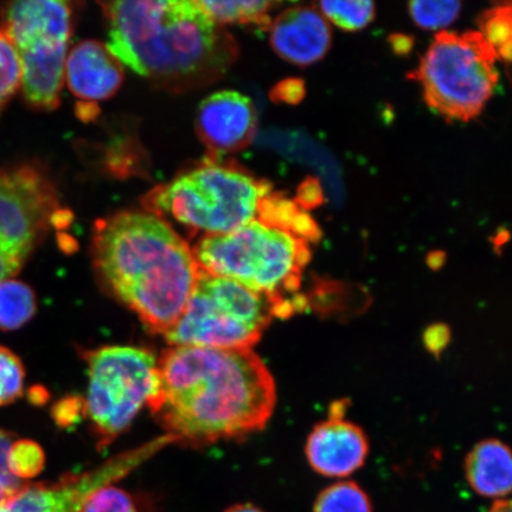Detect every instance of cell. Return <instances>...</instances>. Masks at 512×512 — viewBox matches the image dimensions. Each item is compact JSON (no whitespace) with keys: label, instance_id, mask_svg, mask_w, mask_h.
I'll list each match as a JSON object with an SVG mask.
<instances>
[{"label":"cell","instance_id":"obj_32","mask_svg":"<svg viewBox=\"0 0 512 512\" xmlns=\"http://www.w3.org/2000/svg\"><path fill=\"white\" fill-rule=\"evenodd\" d=\"M226 512H265L255 507L253 504L245 503V504H236L233 507H230Z\"/></svg>","mask_w":512,"mask_h":512},{"label":"cell","instance_id":"obj_11","mask_svg":"<svg viewBox=\"0 0 512 512\" xmlns=\"http://www.w3.org/2000/svg\"><path fill=\"white\" fill-rule=\"evenodd\" d=\"M158 451V444L152 441L92 472L64 477L55 484L24 485L0 503V512H80L94 490L123 478Z\"/></svg>","mask_w":512,"mask_h":512},{"label":"cell","instance_id":"obj_13","mask_svg":"<svg viewBox=\"0 0 512 512\" xmlns=\"http://www.w3.org/2000/svg\"><path fill=\"white\" fill-rule=\"evenodd\" d=\"M258 117L253 102L235 91H221L202 101L197 131L216 156L245 150L253 142Z\"/></svg>","mask_w":512,"mask_h":512},{"label":"cell","instance_id":"obj_18","mask_svg":"<svg viewBox=\"0 0 512 512\" xmlns=\"http://www.w3.org/2000/svg\"><path fill=\"white\" fill-rule=\"evenodd\" d=\"M216 24L254 25L259 29H270L271 12L279 3L260 0H238V2H198Z\"/></svg>","mask_w":512,"mask_h":512},{"label":"cell","instance_id":"obj_8","mask_svg":"<svg viewBox=\"0 0 512 512\" xmlns=\"http://www.w3.org/2000/svg\"><path fill=\"white\" fill-rule=\"evenodd\" d=\"M273 317L267 297L201 271L187 307L165 337L172 347L251 349Z\"/></svg>","mask_w":512,"mask_h":512},{"label":"cell","instance_id":"obj_31","mask_svg":"<svg viewBox=\"0 0 512 512\" xmlns=\"http://www.w3.org/2000/svg\"><path fill=\"white\" fill-rule=\"evenodd\" d=\"M488 512H512L511 502L509 499H498V501L491 505Z\"/></svg>","mask_w":512,"mask_h":512},{"label":"cell","instance_id":"obj_29","mask_svg":"<svg viewBox=\"0 0 512 512\" xmlns=\"http://www.w3.org/2000/svg\"><path fill=\"white\" fill-rule=\"evenodd\" d=\"M322 190L315 181L305 182L298 192V206L304 210L311 209L322 203Z\"/></svg>","mask_w":512,"mask_h":512},{"label":"cell","instance_id":"obj_16","mask_svg":"<svg viewBox=\"0 0 512 512\" xmlns=\"http://www.w3.org/2000/svg\"><path fill=\"white\" fill-rule=\"evenodd\" d=\"M465 477L479 496L505 499L511 492L512 462L509 447L498 439L480 441L465 460Z\"/></svg>","mask_w":512,"mask_h":512},{"label":"cell","instance_id":"obj_5","mask_svg":"<svg viewBox=\"0 0 512 512\" xmlns=\"http://www.w3.org/2000/svg\"><path fill=\"white\" fill-rule=\"evenodd\" d=\"M272 192L270 183L238 166L208 162L153 190L145 204L192 232L221 235L258 220Z\"/></svg>","mask_w":512,"mask_h":512},{"label":"cell","instance_id":"obj_21","mask_svg":"<svg viewBox=\"0 0 512 512\" xmlns=\"http://www.w3.org/2000/svg\"><path fill=\"white\" fill-rule=\"evenodd\" d=\"M480 34L494 49L499 60H511V4H499L486 10L479 18Z\"/></svg>","mask_w":512,"mask_h":512},{"label":"cell","instance_id":"obj_26","mask_svg":"<svg viewBox=\"0 0 512 512\" xmlns=\"http://www.w3.org/2000/svg\"><path fill=\"white\" fill-rule=\"evenodd\" d=\"M44 452L30 440L14 441L8 456L9 470L19 480L38 475L44 467Z\"/></svg>","mask_w":512,"mask_h":512},{"label":"cell","instance_id":"obj_22","mask_svg":"<svg viewBox=\"0 0 512 512\" xmlns=\"http://www.w3.org/2000/svg\"><path fill=\"white\" fill-rule=\"evenodd\" d=\"M319 6L326 21L347 31L362 30L375 18L376 9L371 2H322Z\"/></svg>","mask_w":512,"mask_h":512},{"label":"cell","instance_id":"obj_24","mask_svg":"<svg viewBox=\"0 0 512 512\" xmlns=\"http://www.w3.org/2000/svg\"><path fill=\"white\" fill-rule=\"evenodd\" d=\"M22 69L17 51L2 29H0V113L21 89Z\"/></svg>","mask_w":512,"mask_h":512},{"label":"cell","instance_id":"obj_6","mask_svg":"<svg viewBox=\"0 0 512 512\" xmlns=\"http://www.w3.org/2000/svg\"><path fill=\"white\" fill-rule=\"evenodd\" d=\"M498 57L479 31H440L411 75L428 107L448 121H471L494 95Z\"/></svg>","mask_w":512,"mask_h":512},{"label":"cell","instance_id":"obj_7","mask_svg":"<svg viewBox=\"0 0 512 512\" xmlns=\"http://www.w3.org/2000/svg\"><path fill=\"white\" fill-rule=\"evenodd\" d=\"M0 18L21 62L25 101L37 110H54L66 74L72 8L60 0H19L5 3Z\"/></svg>","mask_w":512,"mask_h":512},{"label":"cell","instance_id":"obj_17","mask_svg":"<svg viewBox=\"0 0 512 512\" xmlns=\"http://www.w3.org/2000/svg\"><path fill=\"white\" fill-rule=\"evenodd\" d=\"M258 220L309 243L318 241L322 236L317 223L306 210L283 194L272 192L267 196L262 203Z\"/></svg>","mask_w":512,"mask_h":512},{"label":"cell","instance_id":"obj_30","mask_svg":"<svg viewBox=\"0 0 512 512\" xmlns=\"http://www.w3.org/2000/svg\"><path fill=\"white\" fill-rule=\"evenodd\" d=\"M448 339H450V331L441 324L431 326L425 334L426 347L434 354H438L446 348Z\"/></svg>","mask_w":512,"mask_h":512},{"label":"cell","instance_id":"obj_19","mask_svg":"<svg viewBox=\"0 0 512 512\" xmlns=\"http://www.w3.org/2000/svg\"><path fill=\"white\" fill-rule=\"evenodd\" d=\"M37 311L36 294L22 281L0 283V330L14 331L30 322Z\"/></svg>","mask_w":512,"mask_h":512},{"label":"cell","instance_id":"obj_4","mask_svg":"<svg viewBox=\"0 0 512 512\" xmlns=\"http://www.w3.org/2000/svg\"><path fill=\"white\" fill-rule=\"evenodd\" d=\"M192 253L201 271L270 299L275 317L288 318L307 305L298 292L310 245L284 230L254 220L227 234L203 236Z\"/></svg>","mask_w":512,"mask_h":512},{"label":"cell","instance_id":"obj_23","mask_svg":"<svg viewBox=\"0 0 512 512\" xmlns=\"http://www.w3.org/2000/svg\"><path fill=\"white\" fill-rule=\"evenodd\" d=\"M409 15L418 27L425 30H439L450 27L462 11L459 2H411Z\"/></svg>","mask_w":512,"mask_h":512},{"label":"cell","instance_id":"obj_27","mask_svg":"<svg viewBox=\"0 0 512 512\" xmlns=\"http://www.w3.org/2000/svg\"><path fill=\"white\" fill-rule=\"evenodd\" d=\"M80 512H138L136 503L126 491L105 485L89 494Z\"/></svg>","mask_w":512,"mask_h":512},{"label":"cell","instance_id":"obj_10","mask_svg":"<svg viewBox=\"0 0 512 512\" xmlns=\"http://www.w3.org/2000/svg\"><path fill=\"white\" fill-rule=\"evenodd\" d=\"M57 213L56 191L41 170L0 169V283L21 271Z\"/></svg>","mask_w":512,"mask_h":512},{"label":"cell","instance_id":"obj_25","mask_svg":"<svg viewBox=\"0 0 512 512\" xmlns=\"http://www.w3.org/2000/svg\"><path fill=\"white\" fill-rule=\"evenodd\" d=\"M24 379L25 370L21 358L14 351L0 347V407L21 398Z\"/></svg>","mask_w":512,"mask_h":512},{"label":"cell","instance_id":"obj_28","mask_svg":"<svg viewBox=\"0 0 512 512\" xmlns=\"http://www.w3.org/2000/svg\"><path fill=\"white\" fill-rule=\"evenodd\" d=\"M14 437L8 432L0 430V503L4 502L22 488L19 480L9 470L8 456Z\"/></svg>","mask_w":512,"mask_h":512},{"label":"cell","instance_id":"obj_2","mask_svg":"<svg viewBox=\"0 0 512 512\" xmlns=\"http://www.w3.org/2000/svg\"><path fill=\"white\" fill-rule=\"evenodd\" d=\"M96 270L152 331L166 334L187 307L200 275L192 249L162 217L125 211L96 224Z\"/></svg>","mask_w":512,"mask_h":512},{"label":"cell","instance_id":"obj_15","mask_svg":"<svg viewBox=\"0 0 512 512\" xmlns=\"http://www.w3.org/2000/svg\"><path fill=\"white\" fill-rule=\"evenodd\" d=\"M123 80V64L104 43L83 41L68 53L64 82L79 99L96 102L111 98Z\"/></svg>","mask_w":512,"mask_h":512},{"label":"cell","instance_id":"obj_12","mask_svg":"<svg viewBox=\"0 0 512 512\" xmlns=\"http://www.w3.org/2000/svg\"><path fill=\"white\" fill-rule=\"evenodd\" d=\"M343 407H335L330 418L320 422L307 438L305 454L312 470L328 478H345L366 463L367 435L343 418Z\"/></svg>","mask_w":512,"mask_h":512},{"label":"cell","instance_id":"obj_20","mask_svg":"<svg viewBox=\"0 0 512 512\" xmlns=\"http://www.w3.org/2000/svg\"><path fill=\"white\" fill-rule=\"evenodd\" d=\"M313 512H374L366 491L355 482H337L316 498Z\"/></svg>","mask_w":512,"mask_h":512},{"label":"cell","instance_id":"obj_1","mask_svg":"<svg viewBox=\"0 0 512 512\" xmlns=\"http://www.w3.org/2000/svg\"><path fill=\"white\" fill-rule=\"evenodd\" d=\"M158 369L160 393L151 411L175 441L238 439L271 419L277 389L251 349L171 347Z\"/></svg>","mask_w":512,"mask_h":512},{"label":"cell","instance_id":"obj_14","mask_svg":"<svg viewBox=\"0 0 512 512\" xmlns=\"http://www.w3.org/2000/svg\"><path fill=\"white\" fill-rule=\"evenodd\" d=\"M270 32L275 53L299 67L322 60L331 47L328 21L309 6H294L281 12L271 23Z\"/></svg>","mask_w":512,"mask_h":512},{"label":"cell","instance_id":"obj_3","mask_svg":"<svg viewBox=\"0 0 512 512\" xmlns=\"http://www.w3.org/2000/svg\"><path fill=\"white\" fill-rule=\"evenodd\" d=\"M107 47L144 78L171 87L202 85L226 73L238 57L234 38L198 2H111Z\"/></svg>","mask_w":512,"mask_h":512},{"label":"cell","instance_id":"obj_9","mask_svg":"<svg viewBox=\"0 0 512 512\" xmlns=\"http://www.w3.org/2000/svg\"><path fill=\"white\" fill-rule=\"evenodd\" d=\"M87 364L85 412L100 445L107 446L130 427L144 406L156 405L158 360L149 350L112 345L88 352Z\"/></svg>","mask_w":512,"mask_h":512}]
</instances>
